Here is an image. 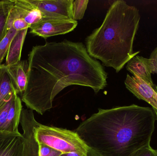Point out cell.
Segmentation results:
<instances>
[{
	"instance_id": "1",
	"label": "cell",
	"mask_w": 157,
	"mask_h": 156,
	"mask_svg": "<svg viewBox=\"0 0 157 156\" xmlns=\"http://www.w3.org/2000/svg\"><path fill=\"white\" fill-rule=\"evenodd\" d=\"M28 79L21 100L42 115L55 97L68 86L89 87L98 93L107 85V73L80 42H47L29 54Z\"/></svg>"
},
{
	"instance_id": "2",
	"label": "cell",
	"mask_w": 157,
	"mask_h": 156,
	"mask_svg": "<svg viewBox=\"0 0 157 156\" xmlns=\"http://www.w3.org/2000/svg\"><path fill=\"white\" fill-rule=\"evenodd\" d=\"M153 108L136 104L98 112L82 122L75 132L102 156H133L150 145L156 121Z\"/></svg>"
},
{
	"instance_id": "3",
	"label": "cell",
	"mask_w": 157,
	"mask_h": 156,
	"mask_svg": "<svg viewBox=\"0 0 157 156\" xmlns=\"http://www.w3.org/2000/svg\"><path fill=\"white\" fill-rule=\"evenodd\" d=\"M141 16L136 7L125 1H114L103 23L86 39L90 57L100 60L117 73L140 51L134 52L133 45Z\"/></svg>"
},
{
	"instance_id": "4",
	"label": "cell",
	"mask_w": 157,
	"mask_h": 156,
	"mask_svg": "<svg viewBox=\"0 0 157 156\" xmlns=\"http://www.w3.org/2000/svg\"><path fill=\"white\" fill-rule=\"evenodd\" d=\"M34 133L39 144L46 145L63 154L75 153L87 155L90 150L75 132L38 122Z\"/></svg>"
},
{
	"instance_id": "5",
	"label": "cell",
	"mask_w": 157,
	"mask_h": 156,
	"mask_svg": "<svg viewBox=\"0 0 157 156\" xmlns=\"http://www.w3.org/2000/svg\"><path fill=\"white\" fill-rule=\"evenodd\" d=\"M78 25L74 19L42 17L41 20L29 27L30 33L44 38L72 31Z\"/></svg>"
},
{
	"instance_id": "6",
	"label": "cell",
	"mask_w": 157,
	"mask_h": 156,
	"mask_svg": "<svg viewBox=\"0 0 157 156\" xmlns=\"http://www.w3.org/2000/svg\"><path fill=\"white\" fill-rule=\"evenodd\" d=\"M39 10L42 17L73 19L74 0H29Z\"/></svg>"
},
{
	"instance_id": "7",
	"label": "cell",
	"mask_w": 157,
	"mask_h": 156,
	"mask_svg": "<svg viewBox=\"0 0 157 156\" xmlns=\"http://www.w3.org/2000/svg\"><path fill=\"white\" fill-rule=\"evenodd\" d=\"M15 3L9 13L6 31L12 27L13 21L16 19H23L31 26L40 21L42 18L40 11L29 0H14Z\"/></svg>"
},
{
	"instance_id": "8",
	"label": "cell",
	"mask_w": 157,
	"mask_h": 156,
	"mask_svg": "<svg viewBox=\"0 0 157 156\" xmlns=\"http://www.w3.org/2000/svg\"><path fill=\"white\" fill-rule=\"evenodd\" d=\"M126 89L138 100L146 102L157 111V92L155 88L138 77L127 74L124 81Z\"/></svg>"
},
{
	"instance_id": "9",
	"label": "cell",
	"mask_w": 157,
	"mask_h": 156,
	"mask_svg": "<svg viewBox=\"0 0 157 156\" xmlns=\"http://www.w3.org/2000/svg\"><path fill=\"white\" fill-rule=\"evenodd\" d=\"M25 139L21 133L0 132V156H25Z\"/></svg>"
},
{
	"instance_id": "10",
	"label": "cell",
	"mask_w": 157,
	"mask_h": 156,
	"mask_svg": "<svg viewBox=\"0 0 157 156\" xmlns=\"http://www.w3.org/2000/svg\"><path fill=\"white\" fill-rule=\"evenodd\" d=\"M126 68L133 76L139 77L147 84L155 88L152 78L153 70L150 59L137 55L135 56L128 61Z\"/></svg>"
},
{
	"instance_id": "11",
	"label": "cell",
	"mask_w": 157,
	"mask_h": 156,
	"mask_svg": "<svg viewBox=\"0 0 157 156\" xmlns=\"http://www.w3.org/2000/svg\"><path fill=\"white\" fill-rule=\"evenodd\" d=\"M6 66L17 93L22 96L27 82L28 62L20 60L15 64Z\"/></svg>"
},
{
	"instance_id": "12",
	"label": "cell",
	"mask_w": 157,
	"mask_h": 156,
	"mask_svg": "<svg viewBox=\"0 0 157 156\" xmlns=\"http://www.w3.org/2000/svg\"><path fill=\"white\" fill-rule=\"evenodd\" d=\"M28 29L18 31L10 44L6 61V65H13L21 60L22 47Z\"/></svg>"
},
{
	"instance_id": "13",
	"label": "cell",
	"mask_w": 157,
	"mask_h": 156,
	"mask_svg": "<svg viewBox=\"0 0 157 156\" xmlns=\"http://www.w3.org/2000/svg\"><path fill=\"white\" fill-rule=\"evenodd\" d=\"M5 64L0 65V108L10 96L16 93Z\"/></svg>"
},
{
	"instance_id": "14",
	"label": "cell",
	"mask_w": 157,
	"mask_h": 156,
	"mask_svg": "<svg viewBox=\"0 0 157 156\" xmlns=\"http://www.w3.org/2000/svg\"><path fill=\"white\" fill-rule=\"evenodd\" d=\"M14 3V0L0 1V42L7 34V18Z\"/></svg>"
},
{
	"instance_id": "15",
	"label": "cell",
	"mask_w": 157,
	"mask_h": 156,
	"mask_svg": "<svg viewBox=\"0 0 157 156\" xmlns=\"http://www.w3.org/2000/svg\"><path fill=\"white\" fill-rule=\"evenodd\" d=\"M17 32L13 27H11L7 31L5 37L0 42V65L7 56L11 42Z\"/></svg>"
},
{
	"instance_id": "16",
	"label": "cell",
	"mask_w": 157,
	"mask_h": 156,
	"mask_svg": "<svg viewBox=\"0 0 157 156\" xmlns=\"http://www.w3.org/2000/svg\"><path fill=\"white\" fill-rule=\"evenodd\" d=\"M88 0H75L73 5V18L77 21L83 18L86 10Z\"/></svg>"
},
{
	"instance_id": "17",
	"label": "cell",
	"mask_w": 157,
	"mask_h": 156,
	"mask_svg": "<svg viewBox=\"0 0 157 156\" xmlns=\"http://www.w3.org/2000/svg\"><path fill=\"white\" fill-rule=\"evenodd\" d=\"M38 145L40 156H60L63 154L43 144L38 143Z\"/></svg>"
},
{
	"instance_id": "18",
	"label": "cell",
	"mask_w": 157,
	"mask_h": 156,
	"mask_svg": "<svg viewBox=\"0 0 157 156\" xmlns=\"http://www.w3.org/2000/svg\"><path fill=\"white\" fill-rule=\"evenodd\" d=\"M133 156H157V150L152 148L149 145L136 151Z\"/></svg>"
},
{
	"instance_id": "19",
	"label": "cell",
	"mask_w": 157,
	"mask_h": 156,
	"mask_svg": "<svg viewBox=\"0 0 157 156\" xmlns=\"http://www.w3.org/2000/svg\"><path fill=\"white\" fill-rule=\"evenodd\" d=\"M30 27V26L24 19H20V18L15 19L12 24V27L17 31L29 29Z\"/></svg>"
},
{
	"instance_id": "20",
	"label": "cell",
	"mask_w": 157,
	"mask_h": 156,
	"mask_svg": "<svg viewBox=\"0 0 157 156\" xmlns=\"http://www.w3.org/2000/svg\"><path fill=\"white\" fill-rule=\"evenodd\" d=\"M149 59L151 60L153 74H157V46L152 51Z\"/></svg>"
},
{
	"instance_id": "21",
	"label": "cell",
	"mask_w": 157,
	"mask_h": 156,
	"mask_svg": "<svg viewBox=\"0 0 157 156\" xmlns=\"http://www.w3.org/2000/svg\"><path fill=\"white\" fill-rule=\"evenodd\" d=\"M60 156H102L101 155L98 153L93 150V149L90 148V150L89 151L87 155L82 154H78V153H68V154H63Z\"/></svg>"
},
{
	"instance_id": "22",
	"label": "cell",
	"mask_w": 157,
	"mask_h": 156,
	"mask_svg": "<svg viewBox=\"0 0 157 156\" xmlns=\"http://www.w3.org/2000/svg\"><path fill=\"white\" fill-rule=\"evenodd\" d=\"M154 111H155V114L156 117V120H157V111L155 110L154 109Z\"/></svg>"
},
{
	"instance_id": "23",
	"label": "cell",
	"mask_w": 157,
	"mask_h": 156,
	"mask_svg": "<svg viewBox=\"0 0 157 156\" xmlns=\"http://www.w3.org/2000/svg\"><path fill=\"white\" fill-rule=\"evenodd\" d=\"M155 90L157 92V86H155Z\"/></svg>"
}]
</instances>
